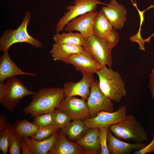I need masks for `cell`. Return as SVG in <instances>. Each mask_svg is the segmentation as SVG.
Here are the masks:
<instances>
[{"label":"cell","instance_id":"obj_33","mask_svg":"<svg viewBox=\"0 0 154 154\" xmlns=\"http://www.w3.org/2000/svg\"><path fill=\"white\" fill-rule=\"evenodd\" d=\"M149 87L151 91L152 97L154 99V69L152 70L150 75Z\"/></svg>","mask_w":154,"mask_h":154},{"label":"cell","instance_id":"obj_22","mask_svg":"<svg viewBox=\"0 0 154 154\" xmlns=\"http://www.w3.org/2000/svg\"><path fill=\"white\" fill-rule=\"evenodd\" d=\"M113 27L102 11L97 12L93 24V34L104 39Z\"/></svg>","mask_w":154,"mask_h":154},{"label":"cell","instance_id":"obj_3","mask_svg":"<svg viewBox=\"0 0 154 154\" xmlns=\"http://www.w3.org/2000/svg\"><path fill=\"white\" fill-rule=\"evenodd\" d=\"M31 20V13L27 11L17 28L7 29L4 32L0 38V51L3 52H8L12 45L17 43H26L37 48L42 47V43L38 39L31 36L27 32L28 25Z\"/></svg>","mask_w":154,"mask_h":154},{"label":"cell","instance_id":"obj_14","mask_svg":"<svg viewBox=\"0 0 154 154\" xmlns=\"http://www.w3.org/2000/svg\"><path fill=\"white\" fill-rule=\"evenodd\" d=\"M103 12L114 29H120L126 20L125 7L116 0H111L107 5L102 7Z\"/></svg>","mask_w":154,"mask_h":154},{"label":"cell","instance_id":"obj_15","mask_svg":"<svg viewBox=\"0 0 154 154\" xmlns=\"http://www.w3.org/2000/svg\"><path fill=\"white\" fill-rule=\"evenodd\" d=\"M36 74L22 71L10 57L8 52H4L0 58V83L17 75L35 77Z\"/></svg>","mask_w":154,"mask_h":154},{"label":"cell","instance_id":"obj_1","mask_svg":"<svg viewBox=\"0 0 154 154\" xmlns=\"http://www.w3.org/2000/svg\"><path fill=\"white\" fill-rule=\"evenodd\" d=\"M65 97L63 88H41L32 95L30 103L23 110L26 114L31 117L53 112Z\"/></svg>","mask_w":154,"mask_h":154},{"label":"cell","instance_id":"obj_24","mask_svg":"<svg viewBox=\"0 0 154 154\" xmlns=\"http://www.w3.org/2000/svg\"><path fill=\"white\" fill-rule=\"evenodd\" d=\"M13 125L14 132L22 138L31 137L39 128L33 123L25 119H18Z\"/></svg>","mask_w":154,"mask_h":154},{"label":"cell","instance_id":"obj_28","mask_svg":"<svg viewBox=\"0 0 154 154\" xmlns=\"http://www.w3.org/2000/svg\"><path fill=\"white\" fill-rule=\"evenodd\" d=\"M59 129L54 125L39 128L37 131L31 138L38 141L43 140L49 138Z\"/></svg>","mask_w":154,"mask_h":154},{"label":"cell","instance_id":"obj_20","mask_svg":"<svg viewBox=\"0 0 154 154\" xmlns=\"http://www.w3.org/2000/svg\"><path fill=\"white\" fill-rule=\"evenodd\" d=\"M83 49L82 46L80 45L55 43L53 45L50 53L54 61L63 62L72 55L81 52Z\"/></svg>","mask_w":154,"mask_h":154},{"label":"cell","instance_id":"obj_8","mask_svg":"<svg viewBox=\"0 0 154 154\" xmlns=\"http://www.w3.org/2000/svg\"><path fill=\"white\" fill-rule=\"evenodd\" d=\"M126 107L122 106L116 111H102L95 116L87 118L83 121L89 128H105L123 121L126 116Z\"/></svg>","mask_w":154,"mask_h":154},{"label":"cell","instance_id":"obj_21","mask_svg":"<svg viewBox=\"0 0 154 154\" xmlns=\"http://www.w3.org/2000/svg\"><path fill=\"white\" fill-rule=\"evenodd\" d=\"M14 131L13 125L7 120L5 114L0 115V150L3 154H7L9 152V139Z\"/></svg>","mask_w":154,"mask_h":154},{"label":"cell","instance_id":"obj_5","mask_svg":"<svg viewBox=\"0 0 154 154\" xmlns=\"http://www.w3.org/2000/svg\"><path fill=\"white\" fill-rule=\"evenodd\" d=\"M82 46L90 53L93 58L103 66L111 68L112 64V48L105 40L94 35L84 38Z\"/></svg>","mask_w":154,"mask_h":154},{"label":"cell","instance_id":"obj_9","mask_svg":"<svg viewBox=\"0 0 154 154\" xmlns=\"http://www.w3.org/2000/svg\"><path fill=\"white\" fill-rule=\"evenodd\" d=\"M86 102L91 117L95 116L98 113L102 111L114 112L112 100L102 92L98 80H95L92 84L90 94Z\"/></svg>","mask_w":154,"mask_h":154},{"label":"cell","instance_id":"obj_23","mask_svg":"<svg viewBox=\"0 0 154 154\" xmlns=\"http://www.w3.org/2000/svg\"><path fill=\"white\" fill-rule=\"evenodd\" d=\"M83 120H75L61 129L71 141L79 139L88 129Z\"/></svg>","mask_w":154,"mask_h":154},{"label":"cell","instance_id":"obj_31","mask_svg":"<svg viewBox=\"0 0 154 154\" xmlns=\"http://www.w3.org/2000/svg\"><path fill=\"white\" fill-rule=\"evenodd\" d=\"M119 35L117 32L112 29L106 36L104 40L112 48L115 47L119 40Z\"/></svg>","mask_w":154,"mask_h":154},{"label":"cell","instance_id":"obj_30","mask_svg":"<svg viewBox=\"0 0 154 154\" xmlns=\"http://www.w3.org/2000/svg\"><path fill=\"white\" fill-rule=\"evenodd\" d=\"M109 129V127L100 129L99 139L101 147V154H110L107 144Z\"/></svg>","mask_w":154,"mask_h":154},{"label":"cell","instance_id":"obj_32","mask_svg":"<svg viewBox=\"0 0 154 154\" xmlns=\"http://www.w3.org/2000/svg\"><path fill=\"white\" fill-rule=\"evenodd\" d=\"M153 139L148 145L139 150L135 151L133 154H145L154 151V134L153 135Z\"/></svg>","mask_w":154,"mask_h":154},{"label":"cell","instance_id":"obj_18","mask_svg":"<svg viewBox=\"0 0 154 154\" xmlns=\"http://www.w3.org/2000/svg\"><path fill=\"white\" fill-rule=\"evenodd\" d=\"M100 130L99 128H90L78 140L77 143L84 150L86 154H100Z\"/></svg>","mask_w":154,"mask_h":154},{"label":"cell","instance_id":"obj_35","mask_svg":"<svg viewBox=\"0 0 154 154\" xmlns=\"http://www.w3.org/2000/svg\"><path fill=\"white\" fill-rule=\"evenodd\" d=\"M6 84L3 82L0 83V100L2 98L5 91Z\"/></svg>","mask_w":154,"mask_h":154},{"label":"cell","instance_id":"obj_19","mask_svg":"<svg viewBox=\"0 0 154 154\" xmlns=\"http://www.w3.org/2000/svg\"><path fill=\"white\" fill-rule=\"evenodd\" d=\"M59 129L49 138L43 140L38 141L29 137L22 138L33 154H48L55 145Z\"/></svg>","mask_w":154,"mask_h":154},{"label":"cell","instance_id":"obj_12","mask_svg":"<svg viewBox=\"0 0 154 154\" xmlns=\"http://www.w3.org/2000/svg\"><path fill=\"white\" fill-rule=\"evenodd\" d=\"M97 12H91L80 15L68 22L64 30L67 32L79 31L84 38L93 34V26Z\"/></svg>","mask_w":154,"mask_h":154},{"label":"cell","instance_id":"obj_29","mask_svg":"<svg viewBox=\"0 0 154 154\" xmlns=\"http://www.w3.org/2000/svg\"><path fill=\"white\" fill-rule=\"evenodd\" d=\"M34 118L33 123L38 128L53 125V112L36 116Z\"/></svg>","mask_w":154,"mask_h":154},{"label":"cell","instance_id":"obj_2","mask_svg":"<svg viewBox=\"0 0 154 154\" xmlns=\"http://www.w3.org/2000/svg\"><path fill=\"white\" fill-rule=\"evenodd\" d=\"M99 79V88L105 95L111 100L119 102L126 94L124 82L120 74L106 66L96 73Z\"/></svg>","mask_w":154,"mask_h":154},{"label":"cell","instance_id":"obj_16","mask_svg":"<svg viewBox=\"0 0 154 154\" xmlns=\"http://www.w3.org/2000/svg\"><path fill=\"white\" fill-rule=\"evenodd\" d=\"M86 153L77 143L70 141L61 129L53 148L48 154H82Z\"/></svg>","mask_w":154,"mask_h":154},{"label":"cell","instance_id":"obj_11","mask_svg":"<svg viewBox=\"0 0 154 154\" xmlns=\"http://www.w3.org/2000/svg\"><path fill=\"white\" fill-rule=\"evenodd\" d=\"M85 100L74 96L65 97L57 108L65 112L72 120H83L90 116Z\"/></svg>","mask_w":154,"mask_h":154},{"label":"cell","instance_id":"obj_6","mask_svg":"<svg viewBox=\"0 0 154 154\" xmlns=\"http://www.w3.org/2000/svg\"><path fill=\"white\" fill-rule=\"evenodd\" d=\"M99 4L107 5L100 0H75L72 5L66 7L67 11L57 23L56 32L59 33L62 31L67 24L73 19L87 13L95 11Z\"/></svg>","mask_w":154,"mask_h":154},{"label":"cell","instance_id":"obj_7","mask_svg":"<svg viewBox=\"0 0 154 154\" xmlns=\"http://www.w3.org/2000/svg\"><path fill=\"white\" fill-rule=\"evenodd\" d=\"M5 94L0 103L5 108L13 111L19 101L25 96L36 92L29 90L18 79L13 76L7 79Z\"/></svg>","mask_w":154,"mask_h":154},{"label":"cell","instance_id":"obj_13","mask_svg":"<svg viewBox=\"0 0 154 154\" xmlns=\"http://www.w3.org/2000/svg\"><path fill=\"white\" fill-rule=\"evenodd\" d=\"M95 81L93 75L83 74L82 78L75 82L69 81L64 85L65 97L79 96L87 100L90 93V88Z\"/></svg>","mask_w":154,"mask_h":154},{"label":"cell","instance_id":"obj_26","mask_svg":"<svg viewBox=\"0 0 154 154\" xmlns=\"http://www.w3.org/2000/svg\"><path fill=\"white\" fill-rule=\"evenodd\" d=\"M71 120L67 114L60 110L56 108L53 111V125L58 129L66 127Z\"/></svg>","mask_w":154,"mask_h":154},{"label":"cell","instance_id":"obj_25","mask_svg":"<svg viewBox=\"0 0 154 154\" xmlns=\"http://www.w3.org/2000/svg\"><path fill=\"white\" fill-rule=\"evenodd\" d=\"M53 40L56 43L70 44L82 46L84 37L80 33L63 32L61 34L56 33L54 35Z\"/></svg>","mask_w":154,"mask_h":154},{"label":"cell","instance_id":"obj_17","mask_svg":"<svg viewBox=\"0 0 154 154\" xmlns=\"http://www.w3.org/2000/svg\"><path fill=\"white\" fill-rule=\"evenodd\" d=\"M108 147L110 154H127L142 149L146 145L143 143H130L124 142L113 135L109 129L108 136Z\"/></svg>","mask_w":154,"mask_h":154},{"label":"cell","instance_id":"obj_4","mask_svg":"<svg viewBox=\"0 0 154 154\" xmlns=\"http://www.w3.org/2000/svg\"><path fill=\"white\" fill-rule=\"evenodd\" d=\"M109 129L117 138L134 143L147 140V134L140 122L133 115H127L122 121L110 126Z\"/></svg>","mask_w":154,"mask_h":154},{"label":"cell","instance_id":"obj_27","mask_svg":"<svg viewBox=\"0 0 154 154\" xmlns=\"http://www.w3.org/2000/svg\"><path fill=\"white\" fill-rule=\"evenodd\" d=\"M23 141L22 137L13 131L9 140V152L10 154H21V145Z\"/></svg>","mask_w":154,"mask_h":154},{"label":"cell","instance_id":"obj_10","mask_svg":"<svg viewBox=\"0 0 154 154\" xmlns=\"http://www.w3.org/2000/svg\"><path fill=\"white\" fill-rule=\"evenodd\" d=\"M63 62L72 65L82 74L93 75L103 66L95 61L89 52L84 48L81 52L72 55Z\"/></svg>","mask_w":154,"mask_h":154},{"label":"cell","instance_id":"obj_34","mask_svg":"<svg viewBox=\"0 0 154 154\" xmlns=\"http://www.w3.org/2000/svg\"><path fill=\"white\" fill-rule=\"evenodd\" d=\"M21 152L22 154H33L29 147L23 140L21 145Z\"/></svg>","mask_w":154,"mask_h":154}]
</instances>
